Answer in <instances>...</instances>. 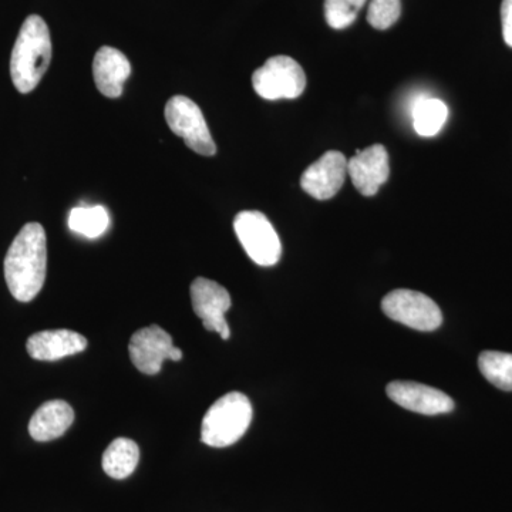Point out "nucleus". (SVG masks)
<instances>
[{
	"label": "nucleus",
	"instance_id": "nucleus-1",
	"mask_svg": "<svg viewBox=\"0 0 512 512\" xmlns=\"http://www.w3.org/2000/svg\"><path fill=\"white\" fill-rule=\"evenodd\" d=\"M46 268L45 228L30 222L20 229L5 258V279L13 298L33 301L45 285Z\"/></svg>",
	"mask_w": 512,
	"mask_h": 512
},
{
	"label": "nucleus",
	"instance_id": "nucleus-2",
	"mask_svg": "<svg viewBox=\"0 0 512 512\" xmlns=\"http://www.w3.org/2000/svg\"><path fill=\"white\" fill-rule=\"evenodd\" d=\"M52 60V39L45 20L32 15L23 23L12 59L10 76L20 93L33 92L49 69Z\"/></svg>",
	"mask_w": 512,
	"mask_h": 512
},
{
	"label": "nucleus",
	"instance_id": "nucleus-3",
	"mask_svg": "<svg viewBox=\"0 0 512 512\" xmlns=\"http://www.w3.org/2000/svg\"><path fill=\"white\" fill-rule=\"evenodd\" d=\"M252 421V404L244 393L231 392L212 404L201 424V441L224 448L244 437Z\"/></svg>",
	"mask_w": 512,
	"mask_h": 512
},
{
	"label": "nucleus",
	"instance_id": "nucleus-4",
	"mask_svg": "<svg viewBox=\"0 0 512 512\" xmlns=\"http://www.w3.org/2000/svg\"><path fill=\"white\" fill-rule=\"evenodd\" d=\"M256 94L265 100L298 99L306 87L301 64L289 56H275L266 60L252 76Z\"/></svg>",
	"mask_w": 512,
	"mask_h": 512
},
{
	"label": "nucleus",
	"instance_id": "nucleus-5",
	"mask_svg": "<svg viewBox=\"0 0 512 512\" xmlns=\"http://www.w3.org/2000/svg\"><path fill=\"white\" fill-rule=\"evenodd\" d=\"M235 234L256 265L274 266L282 255V244L274 225L262 212L242 211L234 221Z\"/></svg>",
	"mask_w": 512,
	"mask_h": 512
},
{
	"label": "nucleus",
	"instance_id": "nucleus-6",
	"mask_svg": "<svg viewBox=\"0 0 512 512\" xmlns=\"http://www.w3.org/2000/svg\"><path fill=\"white\" fill-rule=\"evenodd\" d=\"M165 120L175 136L183 138L187 147L201 156L217 153L210 128L200 107L185 96H175L165 106Z\"/></svg>",
	"mask_w": 512,
	"mask_h": 512
},
{
	"label": "nucleus",
	"instance_id": "nucleus-7",
	"mask_svg": "<svg viewBox=\"0 0 512 512\" xmlns=\"http://www.w3.org/2000/svg\"><path fill=\"white\" fill-rule=\"evenodd\" d=\"M382 309L387 318L421 332L436 330L443 323L439 305L424 293L410 289L387 293L382 301Z\"/></svg>",
	"mask_w": 512,
	"mask_h": 512
},
{
	"label": "nucleus",
	"instance_id": "nucleus-8",
	"mask_svg": "<svg viewBox=\"0 0 512 512\" xmlns=\"http://www.w3.org/2000/svg\"><path fill=\"white\" fill-rule=\"evenodd\" d=\"M131 362L144 375H157L165 360L183 359V350L175 348L173 338L160 326L137 330L128 345Z\"/></svg>",
	"mask_w": 512,
	"mask_h": 512
},
{
	"label": "nucleus",
	"instance_id": "nucleus-9",
	"mask_svg": "<svg viewBox=\"0 0 512 512\" xmlns=\"http://www.w3.org/2000/svg\"><path fill=\"white\" fill-rule=\"evenodd\" d=\"M191 302L205 329L218 333L224 340L231 338L225 313L231 308L232 301L224 286L211 279L197 278L191 284Z\"/></svg>",
	"mask_w": 512,
	"mask_h": 512
},
{
	"label": "nucleus",
	"instance_id": "nucleus-10",
	"mask_svg": "<svg viewBox=\"0 0 512 512\" xmlns=\"http://www.w3.org/2000/svg\"><path fill=\"white\" fill-rule=\"evenodd\" d=\"M348 175V158L340 151H328L302 174L301 187L319 201L330 200L338 194Z\"/></svg>",
	"mask_w": 512,
	"mask_h": 512
},
{
	"label": "nucleus",
	"instance_id": "nucleus-11",
	"mask_svg": "<svg viewBox=\"0 0 512 512\" xmlns=\"http://www.w3.org/2000/svg\"><path fill=\"white\" fill-rule=\"evenodd\" d=\"M387 396L394 403L410 412L437 416L454 410V402L448 394L426 384L416 382H392L386 387Z\"/></svg>",
	"mask_w": 512,
	"mask_h": 512
},
{
	"label": "nucleus",
	"instance_id": "nucleus-12",
	"mask_svg": "<svg viewBox=\"0 0 512 512\" xmlns=\"http://www.w3.org/2000/svg\"><path fill=\"white\" fill-rule=\"evenodd\" d=\"M348 175L353 185L365 197H373L390 175L389 154L382 144L357 151L356 156L348 160Z\"/></svg>",
	"mask_w": 512,
	"mask_h": 512
},
{
	"label": "nucleus",
	"instance_id": "nucleus-13",
	"mask_svg": "<svg viewBox=\"0 0 512 512\" xmlns=\"http://www.w3.org/2000/svg\"><path fill=\"white\" fill-rule=\"evenodd\" d=\"M87 348V339L69 329L43 330L30 336L26 349L30 357L42 362H55L77 355Z\"/></svg>",
	"mask_w": 512,
	"mask_h": 512
},
{
	"label": "nucleus",
	"instance_id": "nucleus-14",
	"mask_svg": "<svg viewBox=\"0 0 512 512\" xmlns=\"http://www.w3.org/2000/svg\"><path fill=\"white\" fill-rule=\"evenodd\" d=\"M131 74V64L124 53L114 47L103 46L93 62V76L97 89L109 99L123 94V86Z\"/></svg>",
	"mask_w": 512,
	"mask_h": 512
},
{
	"label": "nucleus",
	"instance_id": "nucleus-15",
	"mask_svg": "<svg viewBox=\"0 0 512 512\" xmlns=\"http://www.w3.org/2000/svg\"><path fill=\"white\" fill-rule=\"evenodd\" d=\"M74 421V410L64 400H50L36 410L29 423L33 440L46 443L62 437Z\"/></svg>",
	"mask_w": 512,
	"mask_h": 512
},
{
	"label": "nucleus",
	"instance_id": "nucleus-16",
	"mask_svg": "<svg viewBox=\"0 0 512 512\" xmlns=\"http://www.w3.org/2000/svg\"><path fill=\"white\" fill-rule=\"evenodd\" d=\"M140 460V448L136 441L120 437L111 441L103 454V470L114 480H124L136 471Z\"/></svg>",
	"mask_w": 512,
	"mask_h": 512
},
{
	"label": "nucleus",
	"instance_id": "nucleus-17",
	"mask_svg": "<svg viewBox=\"0 0 512 512\" xmlns=\"http://www.w3.org/2000/svg\"><path fill=\"white\" fill-rule=\"evenodd\" d=\"M447 117L448 107L444 101L426 96L413 101V127L421 137L437 136L446 124Z\"/></svg>",
	"mask_w": 512,
	"mask_h": 512
},
{
	"label": "nucleus",
	"instance_id": "nucleus-18",
	"mask_svg": "<svg viewBox=\"0 0 512 512\" xmlns=\"http://www.w3.org/2000/svg\"><path fill=\"white\" fill-rule=\"evenodd\" d=\"M110 225L109 212L100 205L76 207L70 211L69 228L89 239L101 237Z\"/></svg>",
	"mask_w": 512,
	"mask_h": 512
},
{
	"label": "nucleus",
	"instance_id": "nucleus-19",
	"mask_svg": "<svg viewBox=\"0 0 512 512\" xmlns=\"http://www.w3.org/2000/svg\"><path fill=\"white\" fill-rule=\"evenodd\" d=\"M478 367L485 379L498 389L512 392V355L511 353L485 350L478 357Z\"/></svg>",
	"mask_w": 512,
	"mask_h": 512
},
{
	"label": "nucleus",
	"instance_id": "nucleus-20",
	"mask_svg": "<svg viewBox=\"0 0 512 512\" xmlns=\"http://www.w3.org/2000/svg\"><path fill=\"white\" fill-rule=\"evenodd\" d=\"M367 0H325V18L332 29L343 30L355 23Z\"/></svg>",
	"mask_w": 512,
	"mask_h": 512
},
{
	"label": "nucleus",
	"instance_id": "nucleus-21",
	"mask_svg": "<svg viewBox=\"0 0 512 512\" xmlns=\"http://www.w3.org/2000/svg\"><path fill=\"white\" fill-rule=\"evenodd\" d=\"M402 5L400 0H372L367 12V22L377 30L392 28L400 18Z\"/></svg>",
	"mask_w": 512,
	"mask_h": 512
},
{
	"label": "nucleus",
	"instance_id": "nucleus-22",
	"mask_svg": "<svg viewBox=\"0 0 512 512\" xmlns=\"http://www.w3.org/2000/svg\"><path fill=\"white\" fill-rule=\"evenodd\" d=\"M501 22L505 43L512 47V0H503L501 5Z\"/></svg>",
	"mask_w": 512,
	"mask_h": 512
}]
</instances>
